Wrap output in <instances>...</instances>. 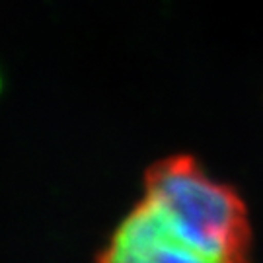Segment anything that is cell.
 I'll return each mask as SVG.
<instances>
[{
    "instance_id": "obj_1",
    "label": "cell",
    "mask_w": 263,
    "mask_h": 263,
    "mask_svg": "<svg viewBox=\"0 0 263 263\" xmlns=\"http://www.w3.org/2000/svg\"><path fill=\"white\" fill-rule=\"evenodd\" d=\"M181 232L213 254L250 263L252 224L244 199L211 178L197 158L174 154L154 162L144 174V195Z\"/></svg>"
},
{
    "instance_id": "obj_2",
    "label": "cell",
    "mask_w": 263,
    "mask_h": 263,
    "mask_svg": "<svg viewBox=\"0 0 263 263\" xmlns=\"http://www.w3.org/2000/svg\"><path fill=\"white\" fill-rule=\"evenodd\" d=\"M96 263H242L213 254L191 240L170 216L142 197L100 250Z\"/></svg>"
}]
</instances>
